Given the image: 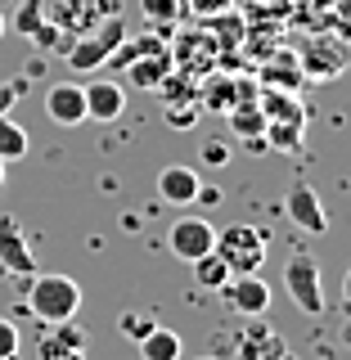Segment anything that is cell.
<instances>
[{
	"label": "cell",
	"mask_w": 351,
	"mask_h": 360,
	"mask_svg": "<svg viewBox=\"0 0 351 360\" xmlns=\"http://www.w3.org/2000/svg\"><path fill=\"white\" fill-rule=\"evenodd\" d=\"M0 189H5V162H0Z\"/></svg>",
	"instance_id": "cell-35"
},
{
	"label": "cell",
	"mask_w": 351,
	"mask_h": 360,
	"mask_svg": "<svg viewBox=\"0 0 351 360\" xmlns=\"http://www.w3.org/2000/svg\"><path fill=\"white\" fill-rule=\"evenodd\" d=\"M113 14H122L117 0H45V18L63 27L68 37H86L90 27H99Z\"/></svg>",
	"instance_id": "cell-6"
},
{
	"label": "cell",
	"mask_w": 351,
	"mask_h": 360,
	"mask_svg": "<svg viewBox=\"0 0 351 360\" xmlns=\"http://www.w3.org/2000/svg\"><path fill=\"white\" fill-rule=\"evenodd\" d=\"M180 9L194 18H217V14H230V0H180Z\"/></svg>",
	"instance_id": "cell-29"
},
{
	"label": "cell",
	"mask_w": 351,
	"mask_h": 360,
	"mask_svg": "<svg viewBox=\"0 0 351 360\" xmlns=\"http://www.w3.org/2000/svg\"><path fill=\"white\" fill-rule=\"evenodd\" d=\"M293 54H298L307 82H333V77L347 72V45L338 32H311V37H302Z\"/></svg>",
	"instance_id": "cell-3"
},
{
	"label": "cell",
	"mask_w": 351,
	"mask_h": 360,
	"mask_svg": "<svg viewBox=\"0 0 351 360\" xmlns=\"http://www.w3.org/2000/svg\"><path fill=\"white\" fill-rule=\"evenodd\" d=\"M27 149H32V135L5 112L0 117V162H18V158H27Z\"/></svg>",
	"instance_id": "cell-25"
},
{
	"label": "cell",
	"mask_w": 351,
	"mask_h": 360,
	"mask_svg": "<svg viewBox=\"0 0 351 360\" xmlns=\"http://www.w3.org/2000/svg\"><path fill=\"white\" fill-rule=\"evenodd\" d=\"M221 302L234 315L257 320V315H266V307H270V284H266L262 275H230V279H225V288H221Z\"/></svg>",
	"instance_id": "cell-9"
},
{
	"label": "cell",
	"mask_w": 351,
	"mask_h": 360,
	"mask_svg": "<svg viewBox=\"0 0 351 360\" xmlns=\"http://www.w3.org/2000/svg\"><path fill=\"white\" fill-rule=\"evenodd\" d=\"M45 117L59 122V127H82L86 122V95L77 82H59L45 90Z\"/></svg>",
	"instance_id": "cell-15"
},
{
	"label": "cell",
	"mask_w": 351,
	"mask_h": 360,
	"mask_svg": "<svg viewBox=\"0 0 351 360\" xmlns=\"http://www.w3.org/2000/svg\"><path fill=\"white\" fill-rule=\"evenodd\" d=\"M14 32H18V37H27L45 54H68V45H72V37H68L63 27H54V22L45 18V0H18Z\"/></svg>",
	"instance_id": "cell-7"
},
{
	"label": "cell",
	"mask_w": 351,
	"mask_h": 360,
	"mask_svg": "<svg viewBox=\"0 0 351 360\" xmlns=\"http://www.w3.org/2000/svg\"><path fill=\"white\" fill-rule=\"evenodd\" d=\"M122 37H127V22H122V14L104 18L99 27H90L86 37H72V45H68V68L72 72H99V68L108 63V54L122 45Z\"/></svg>",
	"instance_id": "cell-2"
},
{
	"label": "cell",
	"mask_w": 351,
	"mask_h": 360,
	"mask_svg": "<svg viewBox=\"0 0 351 360\" xmlns=\"http://www.w3.org/2000/svg\"><path fill=\"white\" fill-rule=\"evenodd\" d=\"M262 86H275V90H302L307 77H302V63L293 50H275L270 59L262 63Z\"/></svg>",
	"instance_id": "cell-20"
},
{
	"label": "cell",
	"mask_w": 351,
	"mask_h": 360,
	"mask_svg": "<svg viewBox=\"0 0 351 360\" xmlns=\"http://www.w3.org/2000/svg\"><path fill=\"white\" fill-rule=\"evenodd\" d=\"M167 248H172V257H180V262H198L203 252L217 248V230L203 217H180L172 230H167Z\"/></svg>",
	"instance_id": "cell-10"
},
{
	"label": "cell",
	"mask_w": 351,
	"mask_h": 360,
	"mask_svg": "<svg viewBox=\"0 0 351 360\" xmlns=\"http://www.w3.org/2000/svg\"><path fill=\"white\" fill-rule=\"evenodd\" d=\"M203 162H212V167H225V162H230V149H225L221 140H208V144H203Z\"/></svg>",
	"instance_id": "cell-32"
},
{
	"label": "cell",
	"mask_w": 351,
	"mask_h": 360,
	"mask_svg": "<svg viewBox=\"0 0 351 360\" xmlns=\"http://www.w3.org/2000/svg\"><path fill=\"white\" fill-rule=\"evenodd\" d=\"M198 189H203V180H198L194 167H162V172H158V194L167 202H176V207L194 202Z\"/></svg>",
	"instance_id": "cell-18"
},
{
	"label": "cell",
	"mask_w": 351,
	"mask_h": 360,
	"mask_svg": "<svg viewBox=\"0 0 351 360\" xmlns=\"http://www.w3.org/2000/svg\"><path fill=\"white\" fill-rule=\"evenodd\" d=\"M153 324H158V320H153L149 311H122V315H117V333L127 338V342H140V338L149 333Z\"/></svg>",
	"instance_id": "cell-27"
},
{
	"label": "cell",
	"mask_w": 351,
	"mask_h": 360,
	"mask_svg": "<svg viewBox=\"0 0 351 360\" xmlns=\"http://www.w3.org/2000/svg\"><path fill=\"white\" fill-rule=\"evenodd\" d=\"M234 360H293V352H288V342L275 329L248 324V329L239 333V342H234Z\"/></svg>",
	"instance_id": "cell-14"
},
{
	"label": "cell",
	"mask_w": 351,
	"mask_h": 360,
	"mask_svg": "<svg viewBox=\"0 0 351 360\" xmlns=\"http://www.w3.org/2000/svg\"><path fill=\"white\" fill-rule=\"evenodd\" d=\"M198 117H203L198 99H189V104H167V122H172L176 131H194V127H198Z\"/></svg>",
	"instance_id": "cell-28"
},
{
	"label": "cell",
	"mask_w": 351,
	"mask_h": 360,
	"mask_svg": "<svg viewBox=\"0 0 351 360\" xmlns=\"http://www.w3.org/2000/svg\"><path fill=\"white\" fill-rule=\"evenodd\" d=\"M23 90H27V77H18V82H0V117H5L9 108H18Z\"/></svg>",
	"instance_id": "cell-31"
},
{
	"label": "cell",
	"mask_w": 351,
	"mask_h": 360,
	"mask_svg": "<svg viewBox=\"0 0 351 360\" xmlns=\"http://www.w3.org/2000/svg\"><path fill=\"white\" fill-rule=\"evenodd\" d=\"M225 117H230V131L239 135V140H262V131H266V112L253 104V99H248V104H234L230 112H225Z\"/></svg>",
	"instance_id": "cell-24"
},
{
	"label": "cell",
	"mask_w": 351,
	"mask_h": 360,
	"mask_svg": "<svg viewBox=\"0 0 351 360\" xmlns=\"http://www.w3.org/2000/svg\"><path fill=\"white\" fill-rule=\"evenodd\" d=\"M302 131H307V122H266L262 140H266V149H275V153H298Z\"/></svg>",
	"instance_id": "cell-23"
},
{
	"label": "cell",
	"mask_w": 351,
	"mask_h": 360,
	"mask_svg": "<svg viewBox=\"0 0 351 360\" xmlns=\"http://www.w3.org/2000/svg\"><path fill=\"white\" fill-rule=\"evenodd\" d=\"M27 311L37 315L41 324H59L72 320L82 311V284L72 275H32L27 284Z\"/></svg>",
	"instance_id": "cell-1"
},
{
	"label": "cell",
	"mask_w": 351,
	"mask_h": 360,
	"mask_svg": "<svg viewBox=\"0 0 351 360\" xmlns=\"http://www.w3.org/2000/svg\"><path fill=\"white\" fill-rule=\"evenodd\" d=\"M217 252L230 275H257L266 262V230L262 225H230L217 234Z\"/></svg>",
	"instance_id": "cell-4"
},
{
	"label": "cell",
	"mask_w": 351,
	"mask_h": 360,
	"mask_svg": "<svg viewBox=\"0 0 351 360\" xmlns=\"http://www.w3.org/2000/svg\"><path fill=\"white\" fill-rule=\"evenodd\" d=\"M140 9H144V18L153 22V27H176L180 22V0H140Z\"/></svg>",
	"instance_id": "cell-26"
},
{
	"label": "cell",
	"mask_w": 351,
	"mask_h": 360,
	"mask_svg": "<svg viewBox=\"0 0 351 360\" xmlns=\"http://www.w3.org/2000/svg\"><path fill=\"white\" fill-rule=\"evenodd\" d=\"M0 270H9V275H23V279L37 275V252H32L27 234L18 230L14 217H0Z\"/></svg>",
	"instance_id": "cell-11"
},
{
	"label": "cell",
	"mask_w": 351,
	"mask_h": 360,
	"mask_svg": "<svg viewBox=\"0 0 351 360\" xmlns=\"http://www.w3.org/2000/svg\"><path fill=\"white\" fill-rule=\"evenodd\" d=\"M82 95H86V122H117L127 108V90L113 77H95L90 86H82Z\"/></svg>",
	"instance_id": "cell-13"
},
{
	"label": "cell",
	"mask_w": 351,
	"mask_h": 360,
	"mask_svg": "<svg viewBox=\"0 0 351 360\" xmlns=\"http://www.w3.org/2000/svg\"><path fill=\"white\" fill-rule=\"evenodd\" d=\"M5 32H9V22H5V14H0V37H5Z\"/></svg>",
	"instance_id": "cell-34"
},
{
	"label": "cell",
	"mask_w": 351,
	"mask_h": 360,
	"mask_svg": "<svg viewBox=\"0 0 351 360\" xmlns=\"http://www.w3.org/2000/svg\"><path fill=\"white\" fill-rule=\"evenodd\" d=\"M284 288L293 297V307L302 315H324V279H320V262L311 252H293L284 266Z\"/></svg>",
	"instance_id": "cell-5"
},
{
	"label": "cell",
	"mask_w": 351,
	"mask_h": 360,
	"mask_svg": "<svg viewBox=\"0 0 351 360\" xmlns=\"http://www.w3.org/2000/svg\"><path fill=\"white\" fill-rule=\"evenodd\" d=\"M198 360H221V356H198Z\"/></svg>",
	"instance_id": "cell-36"
},
{
	"label": "cell",
	"mask_w": 351,
	"mask_h": 360,
	"mask_svg": "<svg viewBox=\"0 0 351 360\" xmlns=\"http://www.w3.org/2000/svg\"><path fill=\"white\" fill-rule=\"evenodd\" d=\"M253 104L266 112V122H307L311 112L298 99V90H275V86H257Z\"/></svg>",
	"instance_id": "cell-16"
},
{
	"label": "cell",
	"mask_w": 351,
	"mask_h": 360,
	"mask_svg": "<svg viewBox=\"0 0 351 360\" xmlns=\"http://www.w3.org/2000/svg\"><path fill=\"white\" fill-rule=\"evenodd\" d=\"M194 266V284L198 288H208V292H221L225 288V279H230V266L221 262V252L212 248V252H203L198 262H189Z\"/></svg>",
	"instance_id": "cell-22"
},
{
	"label": "cell",
	"mask_w": 351,
	"mask_h": 360,
	"mask_svg": "<svg viewBox=\"0 0 351 360\" xmlns=\"http://www.w3.org/2000/svg\"><path fill=\"white\" fill-rule=\"evenodd\" d=\"M37 356L41 360H86V333H82V324H72V320L45 324V333H41V342H37Z\"/></svg>",
	"instance_id": "cell-12"
},
{
	"label": "cell",
	"mask_w": 351,
	"mask_h": 360,
	"mask_svg": "<svg viewBox=\"0 0 351 360\" xmlns=\"http://www.w3.org/2000/svg\"><path fill=\"white\" fill-rule=\"evenodd\" d=\"M284 212H288V221L298 225V230H307V234H324V230H329V217H324L320 194H315V185H311V180H302V176L288 185Z\"/></svg>",
	"instance_id": "cell-8"
},
{
	"label": "cell",
	"mask_w": 351,
	"mask_h": 360,
	"mask_svg": "<svg viewBox=\"0 0 351 360\" xmlns=\"http://www.w3.org/2000/svg\"><path fill=\"white\" fill-rule=\"evenodd\" d=\"M135 347H140V360H180V356H185V347H180V333L167 329V324H153V329L144 333Z\"/></svg>",
	"instance_id": "cell-21"
},
{
	"label": "cell",
	"mask_w": 351,
	"mask_h": 360,
	"mask_svg": "<svg viewBox=\"0 0 351 360\" xmlns=\"http://www.w3.org/2000/svg\"><path fill=\"white\" fill-rule=\"evenodd\" d=\"M266 0H230V9H262Z\"/></svg>",
	"instance_id": "cell-33"
},
{
	"label": "cell",
	"mask_w": 351,
	"mask_h": 360,
	"mask_svg": "<svg viewBox=\"0 0 351 360\" xmlns=\"http://www.w3.org/2000/svg\"><path fill=\"white\" fill-rule=\"evenodd\" d=\"M176 68V59H172V50H153V54H140V59H131L122 72H127V82L135 86V90H158L162 86V77Z\"/></svg>",
	"instance_id": "cell-17"
},
{
	"label": "cell",
	"mask_w": 351,
	"mask_h": 360,
	"mask_svg": "<svg viewBox=\"0 0 351 360\" xmlns=\"http://www.w3.org/2000/svg\"><path fill=\"white\" fill-rule=\"evenodd\" d=\"M198 108L203 112H230L234 104H239V82H234V77H225V72H208V82H203L198 90Z\"/></svg>",
	"instance_id": "cell-19"
},
{
	"label": "cell",
	"mask_w": 351,
	"mask_h": 360,
	"mask_svg": "<svg viewBox=\"0 0 351 360\" xmlns=\"http://www.w3.org/2000/svg\"><path fill=\"white\" fill-rule=\"evenodd\" d=\"M18 324L9 320V315H0V360H14L18 356Z\"/></svg>",
	"instance_id": "cell-30"
}]
</instances>
